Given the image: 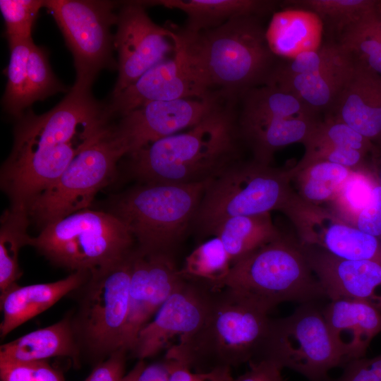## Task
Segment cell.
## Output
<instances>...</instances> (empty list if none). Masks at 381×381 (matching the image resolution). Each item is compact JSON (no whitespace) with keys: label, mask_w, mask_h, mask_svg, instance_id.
<instances>
[{"label":"cell","mask_w":381,"mask_h":381,"mask_svg":"<svg viewBox=\"0 0 381 381\" xmlns=\"http://www.w3.org/2000/svg\"><path fill=\"white\" fill-rule=\"evenodd\" d=\"M18 120L11 152L1 167V186L11 206L28 211L109 125L105 105L93 98L90 90L74 86L49 111L36 115L29 110Z\"/></svg>","instance_id":"obj_1"},{"label":"cell","mask_w":381,"mask_h":381,"mask_svg":"<svg viewBox=\"0 0 381 381\" xmlns=\"http://www.w3.org/2000/svg\"><path fill=\"white\" fill-rule=\"evenodd\" d=\"M235 102H226L202 121L148 144L128 156L140 183L193 184L216 179L241 160Z\"/></svg>","instance_id":"obj_2"},{"label":"cell","mask_w":381,"mask_h":381,"mask_svg":"<svg viewBox=\"0 0 381 381\" xmlns=\"http://www.w3.org/2000/svg\"><path fill=\"white\" fill-rule=\"evenodd\" d=\"M260 17L234 18L195 34L174 30V40L207 88L236 102L248 90L266 85L279 58L271 51Z\"/></svg>","instance_id":"obj_3"},{"label":"cell","mask_w":381,"mask_h":381,"mask_svg":"<svg viewBox=\"0 0 381 381\" xmlns=\"http://www.w3.org/2000/svg\"><path fill=\"white\" fill-rule=\"evenodd\" d=\"M269 313L229 288L214 289L203 323L181 337L165 359L199 373L265 359L273 323Z\"/></svg>","instance_id":"obj_4"},{"label":"cell","mask_w":381,"mask_h":381,"mask_svg":"<svg viewBox=\"0 0 381 381\" xmlns=\"http://www.w3.org/2000/svg\"><path fill=\"white\" fill-rule=\"evenodd\" d=\"M270 312L286 301L327 298L299 241L280 234L231 265L222 284Z\"/></svg>","instance_id":"obj_5"},{"label":"cell","mask_w":381,"mask_h":381,"mask_svg":"<svg viewBox=\"0 0 381 381\" xmlns=\"http://www.w3.org/2000/svg\"><path fill=\"white\" fill-rule=\"evenodd\" d=\"M208 183H140L119 195L110 212L126 226L138 250L174 255L193 226Z\"/></svg>","instance_id":"obj_6"},{"label":"cell","mask_w":381,"mask_h":381,"mask_svg":"<svg viewBox=\"0 0 381 381\" xmlns=\"http://www.w3.org/2000/svg\"><path fill=\"white\" fill-rule=\"evenodd\" d=\"M30 246L54 265L73 272H94L126 259L135 241L113 213L83 210L44 227Z\"/></svg>","instance_id":"obj_7"},{"label":"cell","mask_w":381,"mask_h":381,"mask_svg":"<svg viewBox=\"0 0 381 381\" xmlns=\"http://www.w3.org/2000/svg\"><path fill=\"white\" fill-rule=\"evenodd\" d=\"M291 178L289 171L270 164L240 161L207 183L193 226L209 236L231 217L284 212L298 196Z\"/></svg>","instance_id":"obj_8"},{"label":"cell","mask_w":381,"mask_h":381,"mask_svg":"<svg viewBox=\"0 0 381 381\" xmlns=\"http://www.w3.org/2000/svg\"><path fill=\"white\" fill-rule=\"evenodd\" d=\"M132 253L121 262L90 272L75 290L78 301L75 313L72 312V322L77 339L82 353L99 362L122 347Z\"/></svg>","instance_id":"obj_9"},{"label":"cell","mask_w":381,"mask_h":381,"mask_svg":"<svg viewBox=\"0 0 381 381\" xmlns=\"http://www.w3.org/2000/svg\"><path fill=\"white\" fill-rule=\"evenodd\" d=\"M238 128L253 159L270 164L274 154L287 145L304 142L322 120L291 93L264 85L240 99Z\"/></svg>","instance_id":"obj_10"},{"label":"cell","mask_w":381,"mask_h":381,"mask_svg":"<svg viewBox=\"0 0 381 381\" xmlns=\"http://www.w3.org/2000/svg\"><path fill=\"white\" fill-rule=\"evenodd\" d=\"M126 152L111 125L72 160L61 175L29 206L30 218L42 227L74 212L89 209L98 191L113 178Z\"/></svg>","instance_id":"obj_11"},{"label":"cell","mask_w":381,"mask_h":381,"mask_svg":"<svg viewBox=\"0 0 381 381\" xmlns=\"http://www.w3.org/2000/svg\"><path fill=\"white\" fill-rule=\"evenodd\" d=\"M116 4L107 1H44L71 50L76 71L74 87L90 90L103 68H118L110 28L117 23Z\"/></svg>","instance_id":"obj_12"},{"label":"cell","mask_w":381,"mask_h":381,"mask_svg":"<svg viewBox=\"0 0 381 381\" xmlns=\"http://www.w3.org/2000/svg\"><path fill=\"white\" fill-rule=\"evenodd\" d=\"M265 359L303 375L310 381H326L328 372L344 366L322 310L305 303L290 315L273 320Z\"/></svg>","instance_id":"obj_13"},{"label":"cell","mask_w":381,"mask_h":381,"mask_svg":"<svg viewBox=\"0 0 381 381\" xmlns=\"http://www.w3.org/2000/svg\"><path fill=\"white\" fill-rule=\"evenodd\" d=\"M114 47L118 52L116 96L175 51L172 28L155 24L142 1L123 4L118 13Z\"/></svg>","instance_id":"obj_14"},{"label":"cell","mask_w":381,"mask_h":381,"mask_svg":"<svg viewBox=\"0 0 381 381\" xmlns=\"http://www.w3.org/2000/svg\"><path fill=\"white\" fill-rule=\"evenodd\" d=\"M226 102L217 94L149 102L121 116L112 131L127 155L193 127Z\"/></svg>","instance_id":"obj_15"},{"label":"cell","mask_w":381,"mask_h":381,"mask_svg":"<svg viewBox=\"0 0 381 381\" xmlns=\"http://www.w3.org/2000/svg\"><path fill=\"white\" fill-rule=\"evenodd\" d=\"M185 279L174 255L145 253L135 248L131 255L129 308L121 349L130 352L139 332Z\"/></svg>","instance_id":"obj_16"},{"label":"cell","mask_w":381,"mask_h":381,"mask_svg":"<svg viewBox=\"0 0 381 381\" xmlns=\"http://www.w3.org/2000/svg\"><path fill=\"white\" fill-rule=\"evenodd\" d=\"M284 213L293 221L301 245L340 259L381 262V238L361 231L332 211L298 196Z\"/></svg>","instance_id":"obj_17"},{"label":"cell","mask_w":381,"mask_h":381,"mask_svg":"<svg viewBox=\"0 0 381 381\" xmlns=\"http://www.w3.org/2000/svg\"><path fill=\"white\" fill-rule=\"evenodd\" d=\"M213 291L203 282L186 278L139 332L131 354L144 361L160 352L174 337L198 329L207 315Z\"/></svg>","instance_id":"obj_18"},{"label":"cell","mask_w":381,"mask_h":381,"mask_svg":"<svg viewBox=\"0 0 381 381\" xmlns=\"http://www.w3.org/2000/svg\"><path fill=\"white\" fill-rule=\"evenodd\" d=\"M174 45L172 56L152 66L132 85L111 97L109 104L105 105L109 120L149 102L203 98L215 94L207 88L175 41Z\"/></svg>","instance_id":"obj_19"},{"label":"cell","mask_w":381,"mask_h":381,"mask_svg":"<svg viewBox=\"0 0 381 381\" xmlns=\"http://www.w3.org/2000/svg\"><path fill=\"white\" fill-rule=\"evenodd\" d=\"M303 246L327 298L364 301L381 313V262L347 260Z\"/></svg>","instance_id":"obj_20"},{"label":"cell","mask_w":381,"mask_h":381,"mask_svg":"<svg viewBox=\"0 0 381 381\" xmlns=\"http://www.w3.org/2000/svg\"><path fill=\"white\" fill-rule=\"evenodd\" d=\"M325 116L344 123L375 145H381V76L354 65Z\"/></svg>","instance_id":"obj_21"},{"label":"cell","mask_w":381,"mask_h":381,"mask_svg":"<svg viewBox=\"0 0 381 381\" xmlns=\"http://www.w3.org/2000/svg\"><path fill=\"white\" fill-rule=\"evenodd\" d=\"M322 312L346 363L364 357L373 339L381 332V313L366 301L332 299Z\"/></svg>","instance_id":"obj_22"},{"label":"cell","mask_w":381,"mask_h":381,"mask_svg":"<svg viewBox=\"0 0 381 381\" xmlns=\"http://www.w3.org/2000/svg\"><path fill=\"white\" fill-rule=\"evenodd\" d=\"M90 274L88 271H75L56 282L27 286L16 284L1 293L0 307L3 313L0 325L1 338H4L22 324L78 289Z\"/></svg>","instance_id":"obj_23"},{"label":"cell","mask_w":381,"mask_h":381,"mask_svg":"<svg viewBox=\"0 0 381 381\" xmlns=\"http://www.w3.org/2000/svg\"><path fill=\"white\" fill-rule=\"evenodd\" d=\"M306 152L298 164L326 161L351 170H363L375 145L349 126L332 117L321 120L304 142Z\"/></svg>","instance_id":"obj_24"},{"label":"cell","mask_w":381,"mask_h":381,"mask_svg":"<svg viewBox=\"0 0 381 381\" xmlns=\"http://www.w3.org/2000/svg\"><path fill=\"white\" fill-rule=\"evenodd\" d=\"M82 354L72 322V312L57 322L30 332L0 346V359L14 362L68 357L75 363Z\"/></svg>","instance_id":"obj_25"},{"label":"cell","mask_w":381,"mask_h":381,"mask_svg":"<svg viewBox=\"0 0 381 381\" xmlns=\"http://www.w3.org/2000/svg\"><path fill=\"white\" fill-rule=\"evenodd\" d=\"M324 31L323 23L316 13L289 7L273 13L266 29V38L276 56L291 59L320 49Z\"/></svg>","instance_id":"obj_26"},{"label":"cell","mask_w":381,"mask_h":381,"mask_svg":"<svg viewBox=\"0 0 381 381\" xmlns=\"http://www.w3.org/2000/svg\"><path fill=\"white\" fill-rule=\"evenodd\" d=\"M353 68L351 59H347L313 73L272 77L266 85L291 93L315 114L326 115L336 102Z\"/></svg>","instance_id":"obj_27"},{"label":"cell","mask_w":381,"mask_h":381,"mask_svg":"<svg viewBox=\"0 0 381 381\" xmlns=\"http://www.w3.org/2000/svg\"><path fill=\"white\" fill-rule=\"evenodd\" d=\"M144 5H160L186 14V26L180 29L195 34L217 28L239 16L262 18L272 11L276 1L267 0H159L143 1Z\"/></svg>","instance_id":"obj_28"},{"label":"cell","mask_w":381,"mask_h":381,"mask_svg":"<svg viewBox=\"0 0 381 381\" xmlns=\"http://www.w3.org/2000/svg\"><path fill=\"white\" fill-rule=\"evenodd\" d=\"M332 41L345 52L353 65L381 76V1Z\"/></svg>","instance_id":"obj_29"},{"label":"cell","mask_w":381,"mask_h":381,"mask_svg":"<svg viewBox=\"0 0 381 381\" xmlns=\"http://www.w3.org/2000/svg\"><path fill=\"white\" fill-rule=\"evenodd\" d=\"M280 234L270 213H266L227 219L214 229L212 236L220 239L233 265Z\"/></svg>","instance_id":"obj_30"},{"label":"cell","mask_w":381,"mask_h":381,"mask_svg":"<svg viewBox=\"0 0 381 381\" xmlns=\"http://www.w3.org/2000/svg\"><path fill=\"white\" fill-rule=\"evenodd\" d=\"M29 213L26 209L11 206L3 214L0 228V292L15 285L21 276L18 264L20 249L30 244L27 233Z\"/></svg>","instance_id":"obj_31"},{"label":"cell","mask_w":381,"mask_h":381,"mask_svg":"<svg viewBox=\"0 0 381 381\" xmlns=\"http://www.w3.org/2000/svg\"><path fill=\"white\" fill-rule=\"evenodd\" d=\"M289 171L296 176L298 197L306 202L318 205L332 202L353 170L338 164L317 161L298 164Z\"/></svg>","instance_id":"obj_32"},{"label":"cell","mask_w":381,"mask_h":381,"mask_svg":"<svg viewBox=\"0 0 381 381\" xmlns=\"http://www.w3.org/2000/svg\"><path fill=\"white\" fill-rule=\"evenodd\" d=\"M231 265L222 241L213 236L198 246L186 258L180 271L186 278L199 280L214 289H219Z\"/></svg>","instance_id":"obj_33"},{"label":"cell","mask_w":381,"mask_h":381,"mask_svg":"<svg viewBox=\"0 0 381 381\" xmlns=\"http://www.w3.org/2000/svg\"><path fill=\"white\" fill-rule=\"evenodd\" d=\"M32 40L9 45L11 56L6 69L8 78L2 99L4 109L17 119L32 104L27 73V63Z\"/></svg>","instance_id":"obj_34"},{"label":"cell","mask_w":381,"mask_h":381,"mask_svg":"<svg viewBox=\"0 0 381 381\" xmlns=\"http://www.w3.org/2000/svg\"><path fill=\"white\" fill-rule=\"evenodd\" d=\"M379 0H296L286 1L291 8H303L316 13L335 37L346 26L374 7Z\"/></svg>","instance_id":"obj_35"},{"label":"cell","mask_w":381,"mask_h":381,"mask_svg":"<svg viewBox=\"0 0 381 381\" xmlns=\"http://www.w3.org/2000/svg\"><path fill=\"white\" fill-rule=\"evenodd\" d=\"M347 59L350 58L339 44L331 41L322 44L316 51L301 54L294 59H279L269 80L276 76L313 73L332 66Z\"/></svg>","instance_id":"obj_36"},{"label":"cell","mask_w":381,"mask_h":381,"mask_svg":"<svg viewBox=\"0 0 381 381\" xmlns=\"http://www.w3.org/2000/svg\"><path fill=\"white\" fill-rule=\"evenodd\" d=\"M44 1L1 0L0 9L6 25L8 45L32 40V31Z\"/></svg>","instance_id":"obj_37"},{"label":"cell","mask_w":381,"mask_h":381,"mask_svg":"<svg viewBox=\"0 0 381 381\" xmlns=\"http://www.w3.org/2000/svg\"><path fill=\"white\" fill-rule=\"evenodd\" d=\"M365 171H353L332 201L337 206L339 213L335 214L351 224L368 202L376 184Z\"/></svg>","instance_id":"obj_38"},{"label":"cell","mask_w":381,"mask_h":381,"mask_svg":"<svg viewBox=\"0 0 381 381\" xmlns=\"http://www.w3.org/2000/svg\"><path fill=\"white\" fill-rule=\"evenodd\" d=\"M27 73L32 103L59 92H67L54 75L46 51L34 43L28 59Z\"/></svg>","instance_id":"obj_39"},{"label":"cell","mask_w":381,"mask_h":381,"mask_svg":"<svg viewBox=\"0 0 381 381\" xmlns=\"http://www.w3.org/2000/svg\"><path fill=\"white\" fill-rule=\"evenodd\" d=\"M1 381H66L48 361L14 362L0 359Z\"/></svg>","instance_id":"obj_40"},{"label":"cell","mask_w":381,"mask_h":381,"mask_svg":"<svg viewBox=\"0 0 381 381\" xmlns=\"http://www.w3.org/2000/svg\"><path fill=\"white\" fill-rule=\"evenodd\" d=\"M353 225L370 235L381 238V186L375 184L370 198L360 211Z\"/></svg>","instance_id":"obj_41"},{"label":"cell","mask_w":381,"mask_h":381,"mask_svg":"<svg viewBox=\"0 0 381 381\" xmlns=\"http://www.w3.org/2000/svg\"><path fill=\"white\" fill-rule=\"evenodd\" d=\"M342 375L334 381H381V354L348 362Z\"/></svg>","instance_id":"obj_42"},{"label":"cell","mask_w":381,"mask_h":381,"mask_svg":"<svg viewBox=\"0 0 381 381\" xmlns=\"http://www.w3.org/2000/svg\"><path fill=\"white\" fill-rule=\"evenodd\" d=\"M128 351L120 349L99 362L84 381H120L125 375Z\"/></svg>","instance_id":"obj_43"},{"label":"cell","mask_w":381,"mask_h":381,"mask_svg":"<svg viewBox=\"0 0 381 381\" xmlns=\"http://www.w3.org/2000/svg\"><path fill=\"white\" fill-rule=\"evenodd\" d=\"M249 370L233 381H284L282 367L271 359L251 362Z\"/></svg>","instance_id":"obj_44"},{"label":"cell","mask_w":381,"mask_h":381,"mask_svg":"<svg viewBox=\"0 0 381 381\" xmlns=\"http://www.w3.org/2000/svg\"><path fill=\"white\" fill-rule=\"evenodd\" d=\"M169 366L166 361L146 365L138 381H168Z\"/></svg>","instance_id":"obj_45"},{"label":"cell","mask_w":381,"mask_h":381,"mask_svg":"<svg viewBox=\"0 0 381 381\" xmlns=\"http://www.w3.org/2000/svg\"><path fill=\"white\" fill-rule=\"evenodd\" d=\"M231 368H219L207 372L193 373L191 381H233Z\"/></svg>","instance_id":"obj_46"},{"label":"cell","mask_w":381,"mask_h":381,"mask_svg":"<svg viewBox=\"0 0 381 381\" xmlns=\"http://www.w3.org/2000/svg\"><path fill=\"white\" fill-rule=\"evenodd\" d=\"M165 361L169 370L168 381H191L193 373L189 368L174 361Z\"/></svg>","instance_id":"obj_47"},{"label":"cell","mask_w":381,"mask_h":381,"mask_svg":"<svg viewBox=\"0 0 381 381\" xmlns=\"http://www.w3.org/2000/svg\"><path fill=\"white\" fill-rule=\"evenodd\" d=\"M145 366L146 364L144 361H138L134 367L120 381H138L140 375Z\"/></svg>","instance_id":"obj_48"},{"label":"cell","mask_w":381,"mask_h":381,"mask_svg":"<svg viewBox=\"0 0 381 381\" xmlns=\"http://www.w3.org/2000/svg\"><path fill=\"white\" fill-rule=\"evenodd\" d=\"M371 155L377 183L381 186V145H375Z\"/></svg>","instance_id":"obj_49"}]
</instances>
